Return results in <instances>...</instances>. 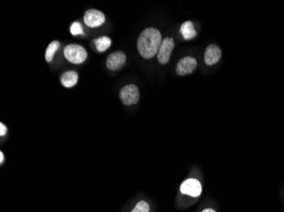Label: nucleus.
Returning <instances> with one entry per match:
<instances>
[{"label":"nucleus","instance_id":"obj_1","mask_svg":"<svg viewBox=\"0 0 284 212\" xmlns=\"http://www.w3.org/2000/svg\"><path fill=\"white\" fill-rule=\"evenodd\" d=\"M162 35L157 29L147 28L141 32L138 38L137 47L141 57L151 59L154 57L159 50L162 44Z\"/></svg>","mask_w":284,"mask_h":212},{"label":"nucleus","instance_id":"obj_2","mask_svg":"<svg viewBox=\"0 0 284 212\" xmlns=\"http://www.w3.org/2000/svg\"><path fill=\"white\" fill-rule=\"evenodd\" d=\"M64 55L71 63L81 64L85 61L88 54L84 47L78 45L72 44L65 47Z\"/></svg>","mask_w":284,"mask_h":212},{"label":"nucleus","instance_id":"obj_3","mask_svg":"<svg viewBox=\"0 0 284 212\" xmlns=\"http://www.w3.org/2000/svg\"><path fill=\"white\" fill-rule=\"evenodd\" d=\"M119 96L124 105H135L140 99V91L137 86L134 84L125 86L119 93Z\"/></svg>","mask_w":284,"mask_h":212},{"label":"nucleus","instance_id":"obj_4","mask_svg":"<svg viewBox=\"0 0 284 212\" xmlns=\"http://www.w3.org/2000/svg\"><path fill=\"white\" fill-rule=\"evenodd\" d=\"M175 41L171 38H166L163 39L162 44L160 45L159 50L157 53V60L160 64L165 65L169 62L173 49L175 47Z\"/></svg>","mask_w":284,"mask_h":212},{"label":"nucleus","instance_id":"obj_5","mask_svg":"<svg viewBox=\"0 0 284 212\" xmlns=\"http://www.w3.org/2000/svg\"><path fill=\"white\" fill-rule=\"evenodd\" d=\"M181 192L189 196L198 197L202 193L201 184L195 178L186 179L181 185Z\"/></svg>","mask_w":284,"mask_h":212},{"label":"nucleus","instance_id":"obj_6","mask_svg":"<svg viewBox=\"0 0 284 212\" xmlns=\"http://www.w3.org/2000/svg\"><path fill=\"white\" fill-rule=\"evenodd\" d=\"M197 60L191 56L182 58L176 66V72L180 76H185L193 72L197 68Z\"/></svg>","mask_w":284,"mask_h":212},{"label":"nucleus","instance_id":"obj_7","mask_svg":"<svg viewBox=\"0 0 284 212\" xmlns=\"http://www.w3.org/2000/svg\"><path fill=\"white\" fill-rule=\"evenodd\" d=\"M105 17L103 12L97 10H87L83 16V22L88 26L95 28L105 23Z\"/></svg>","mask_w":284,"mask_h":212},{"label":"nucleus","instance_id":"obj_8","mask_svg":"<svg viewBox=\"0 0 284 212\" xmlns=\"http://www.w3.org/2000/svg\"><path fill=\"white\" fill-rule=\"evenodd\" d=\"M126 63V55L122 51H117L108 55L106 59V67L109 70L118 71Z\"/></svg>","mask_w":284,"mask_h":212},{"label":"nucleus","instance_id":"obj_9","mask_svg":"<svg viewBox=\"0 0 284 212\" xmlns=\"http://www.w3.org/2000/svg\"><path fill=\"white\" fill-rule=\"evenodd\" d=\"M222 55L220 47L215 45H210L207 46L205 53V64L207 66H213L217 63Z\"/></svg>","mask_w":284,"mask_h":212},{"label":"nucleus","instance_id":"obj_10","mask_svg":"<svg viewBox=\"0 0 284 212\" xmlns=\"http://www.w3.org/2000/svg\"><path fill=\"white\" fill-rule=\"evenodd\" d=\"M77 79L78 75L75 71H68L61 75V83L65 88H72L77 84Z\"/></svg>","mask_w":284,"mask_h":212},{"label":"nucleus","instance_id":"obj_11","mask_svg":"<svg viewBox=\"0 0 284 212\" xmlns=\"http://www.w3.org/2000/svg\"><path fill=\"white\" fill-rule=\"evenodd\" d=\"M181 33L185 40H191L196 38L197 32L192 22H185L181 26Z\"/></svg>","mask_w":284,"mask_h":212},{"label":"nucleus","instance_id":"obj_12","mask_svg":"<svg viewBox=\"0 0 284 212\" xmlns=\"http://www.w3.org/2000/svg\"><path fill=\"white\" fill-rule=\"evenodd\" d=\"M94 44L96 45V47L99 52H105L111 46L112 42L108 37L103 36V37L95 39Z\"/></svg>","mask_w":284,"mask_h":212},{"label":"nucleus","instance_id":"obj_13","mask_svg":"<svg viewBox=\"0 0 284 212\" xmlns=\"http://www.w3.org/2000/svg\"><path fill=\"white\" fill-rule=\"evenodd\" d=\"M60 46H61V45L58 41H53L50 44L48 47L46 48V51H45V60H46L47 62L52 61L55 52L59 49Z\"/></svg>","mask_w":284,"mask_h":212},{"label":"nucleus","instance_id":"obj_14","mask_svg":"<svg viewBox=\"0 0 284 212\" xmlns=\"http://www.w3.org/2000/svg\"><path fill=\"white\" fill-rule=\"evenodd\" d=\"M150 212V206L148 205V203L141 200L140 202L136 204V206H134V209L131 212Z\"/></svg>","mask_w":284,"mask_h":212},{"label":"nucleus","instance_id":"obj_15","mask_svg":"<svg viewBox=\"0 0 284 212\" xmlns=\"http://www.w3.org/2000/svg\"><path fill=\"white\" fill-rule=\"evenodd\" d=\"M70 32L72 35H83V27L79 23H73L71 25Z\"/></svg>","mask_w":284,"mask_h":212},{"label":"nucleus","instance_id":"obj_16","mask_svg":"<svg viewBox=\"0 0 284 212\" xmlns=\"http://www.w3.org/2000/svg\"><path fill=\"white\" fill-rule=\"evenodd\" d=\"M7 133V127L3 123H0V136L5 135Z\"/></svg>","mask_w":284,"mask_h":212},{"label":"nucleus","instance_id":"obj_17","mask_svg":"<svg viewBox=\"0 0 284 212\" xmlns=\"http://www.w3.org/2000/svg\"><path fill=\"white\" fill-rule=\"evenodd\" d=\"M3 160H4V157H3V154L2 151L0 152V164L2 165L3 164Z\"/></svg>","mask_w":284,"mask_h":212},{"label":"nucleus","instance_id":"obj_18","mask_svg":"<svg viewBox=\"0 0 284 212\" xmlns=\"http://www.w3.org/2000/svg\"><path fill=\"white\" fill-rule=\"evenodd\" d=\"M202 212H216L214 210L210 209V208H207V209L204 210Z\"/></svg>","mask_w":284,"mask_h":212}]
</instances>
